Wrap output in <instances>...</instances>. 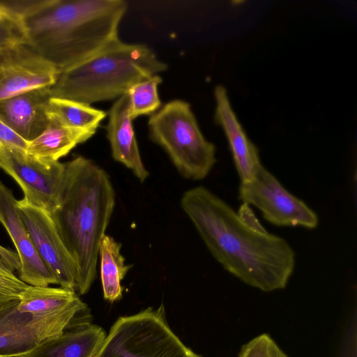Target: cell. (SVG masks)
Masks as SVG:
<instances>
[{"label": "cell", "mask_w": 357, "mask_h": 357, "mask_svg": "<svg viewBox=\"0 0 357 357\" xmlns=\"http://www.w3.org/2000/svg\"><path fill=\"white\" fill-rule=\"evenodd\" d=\"M60 73L26 44L0 46V101L32 89L51 87Z\"/></svg>", "instance_id": "obj_11"}, {"label": "cell", "mask_w": 357, "mask_h": 357, "mask_svg": "<svg viewBox=\"0 0 357 357\" xmlns=\"http://www.w3.org/2000/svg\"><path fill=\"white\" fill-rule=\"evenodd\" d=\"M0 168L10 175L29 204L50 214L57 204L65 163L43 160L26 151L0 148Z\"/></svg>", "instance_id": "obj_8"}, {"label": "cell", "mask_w": 357, "mask_h": 357, "mask_svg": "<svg viewBox=\"0 0 357 357\" xmlns=\"http://www.w3.org/2000/svg\"><path fill=\"white\" fill-rule=\"evenodd\" d=\"M26 44L27 38L20 22L0 14V46Z\"/></svg>", "instance_id": "obj_23"}, {"label": "cell", "mask_w": 357, "mask_h": 357, "mask_svg": "<svg viewBox=\"0 0 357 357\" xmlns=\"http://www.w3.org/2000/svg\"><path fill=\"white\" fill-rule=\"evenodd\" d=\"M123 0H42L21 20L29 45L60 72L119 38Z\"/></svg>", "instance_id": "obj_3"}, {"label": "cell", "mask_w": 357, "mask_h": 357, "mask_svg": "<svg viewBox=\"0 0 357 357\" xmlns=\"http://www.w3.org/2000/svg\"><path fill=\"white\" fill-rule=\"evenodd\" d=\"M148 126L151 139L182 176L194 181L207 176L216 162V149L202 134L188 102H168L151 115Z\"/></svg>", "instance_id": "obj_5"}, {"label": "cell", "mask_w": 357, "mask_h": 357, "mask_svg": "<svg viewBox=\"0 0 357 357\" xmlns=\"http://www.w3.org/2000/svg\"><path fill=\"white\" fill-rule=\"evenodd\" d=\"M162 77L155 75L133 84L127 91L130 102V116L133 120L142 115L153 114L161 107L158 86Z\"/></svg>", "instance_id": "obj_21"}, {"label": "cell", "mask_w": 357, "mask_h": 357, "mask_svg": "<svg viewBox=\"0 0 357 357\" xmlns=\"http://www.w3.org/2000/svg\"><path fill=\"white\" fill-rule=\"evenodd\" d=\"M167 69L147 45L119 38L86 59L60 73L50 87L51 97L91 105L118 98L135 83Z\"/></svg>", "instance_id": "obj_4"}, {"label": "cell", "mask_w": 357, "mask_h": 357, "mask_svg": "<svg viewBox=\"0 0 357 357\" xmlns=\"http://www.w3.org/2000/svg\"><path fill=\"white\" fill-rule=\"evenodd\" d=\"M50 87L32 89L0 101V119L30 142L49 126Z\"/></svg>", "instance_id": "obj_14"}, {"label": "cell", "mask_w": 357, "mask_h": 357, "mask_svg": "<svg viewBox=\"0 0 357 357\" xmlns=\"http://www.w3.org/2000/svg\"><path fill=\"white\" fill-rule=\"evenodd\" d=\"M107 136L114 160L121 162L143 183L149 173L145 167L135 137L127 93L118 98L109 111Z\"/></svg>", "instance_id": "obj_16"}, {"label": "cell", "mask_w": 357, "mask_h": 357, "mask_svg": "<svg viewBox=\"0 0 357 357\" xmlns=\"http://www.w3.org/2000/svg\"><path fill=\"white\" fill-rule=\"evenodd\" d=\"M121 244L105 234L100 245V278L105 300L114 302L122 297L121 280L132 265L125 264L121 253Z\"/></svg>", "instance_id": "obj_19"}, {"label": "cell", "mask_w": 357, "mask_h": 357, "mask_svg": "<svg viewBox=\"0 0 357 357\" xmlns=\"http://www.w3.org/2000/svg\"><path fill=\"white\" fill-rule=\"evenodd\" d=\"M18 299L0 307V357H24L43 341L60 335L76 317H43L22 312Z\"/></svg>", "instance_id": "obj_9"}, {"label": "cell", "mask_w": 357, "mask_h": 357, "mask_svg": "<svg viewBox=\"0 0 357 357\" xmlns=\"http://www.w3.org/2000/svg\"><path fill=\"white\" fill-rule=\"evenodd\" d=\"M114 205V190L102 168L83 156L65 163L50 215L75 264L79 296L89 291L96 277L100 242Z\"/></svg>", "instance_id": "obj_2"}, {"label": "cell", "mask_w": 357, "mask_h": 357, "mask_svg": "<svg viewBox=\"0 0 357 357\" xmlns=\"http://www.w3.org/2000/svg\"><path fill=\"white\" fill-rule=\"evenodd\" d=\"M47 114L50 119L65 126L95 132L107 116L105 111L91 105L54 97L49 100Z\"/></svg>", "instance_id": "obj_20"}, {"label": "cell", "mask_w": 357, "mask_h": 357, "mask_svg": "<svg viewBox=\"0 0 357 357\" xmlns=\"http://www.w3.org/2000/svg\"><path fill=\"white\" fill-rule=\"evenodd\" d=\"M28 286L14 274L0 272V307L10 301L19 299Z\"/></svg>", "instance_id": "obj_24"}, {"label": "cell", "mask_w": 357, "mask_h": 357, "mask_svg": "<svg viewBox=\"0 0 357 357\" xmlns=\"http://www.w3.org/2000/svg\"><path fill=\"white\" fill-rule=\"evenodd\" d=\"M238 194L243 204L257 208L264 219L273 225L307 229L317 227V214L288 192L262 165L250 181L240 183Z\"/></svg>", "instance_id": "obj_7"}, {"label": "cell", "mask_w": 357, "mask_h": 357, "mask_svg": "<svg viewBox=\"0 0 357 357\" xmlns=\"http://www.w3.org/2000/svg\"><path fill=\"white\" fill-rule=\"evenodd\" d=\"M17 308L38 317H76L86 312L87 305L72 289L29 285L18 299Z\"/></svg>", "instance_id": "obj_17"}, {"label": "cell", "mask_w": 357, "mask_h": 357, "mask_svg": "<svg viewBox=\"0 0 357 357\" xmlns=\"http://www.w3.org/2000/svg\"><path fill=\"white\" fill-rule=\"evenodd\" d=\"M10 189L0 181V223L12 240L19 258V278L31 286L48 287L57 280L40 258Z\"/></svg>", "instance_id": "obj_12"}, {"label": "cell", "mask_w": 357, "mask_h": 357, "mask_svg": "<svg viewBox=\"0 0 357 357\" xmlns=\"http://www.w3.org/2000/svg\"><path fill=\"white\" fill-rule=\"evenodd\" d=\"M0 272L7 274H14L13 269L10 265L0 257Z\"/></svg>", "instance_id": "obj_26"}, {"label": "cell", "mask_w": 357, "mask_h": 357, "mask_svg": "<svg viewBox=\"0 0 357 357\" xmlns=\"http://www.w3.org/2000/svg\"><path fill=\"white\" fill-rule=\"evenodd\" d=\"M17 208L35 248L61 287L75 291L77 272L75 264L66 248L55 224L47 211L17 200Z\"/></svg>", "instance_id": "obj_10"}, {"label": "cell", "mask_w": 357, "mask_h": 357, "mask_svg": "<svg viewBox=\"0 0 357 357\" xmlns=\"http://www.w3.org/2000/svg\"><path fill=\"white\" fill-rule=\"evenodd\" d=\"M181 206L212 256L244 283L268 292L284 289L295 267V253L282 238L268 232L249 205L235 211L204 186L185 191Z\"/></svg>", "instance_id": "obj_1"}, {"label": "cell", "mask_w": 357, "mask_h": 357, "mask_svg": "<svg viewBox=\"0 0 357 357\" xmlns=\"http://www.w3.org/2000/svg\"><path fill=\"white\" fill-rule=\"evenodd\" d=\"M214 119L227 139L241 183L250 181L262 165L256 146L248 138L229 101L226 89L218 85L214 89Z\"/></svg>", "instance_id": "obj_15"}, {"label": "cell", "mask_w": 357, "mask_h": 357, "mask_svg": "<svg viewBox=\"0 0 357 357\" xmlns=\"http://www.w3.org/2000/svg\"><path fill=\"white\" fill-rule=\"evenodd\" d=\"M47 128L37 138L29 142L26 153L47 161H59L76 146L85 142L95 131L65 126L50 119Z\"/></svg>", "instance_id": "obj_18"}, {"label": "cell", "mask_w": 357, "mask_h": 357, "mask_svg": "<svg viewBox=\"0 0 357 357\" xmlns=\"http://www.w3.org/2000/svg\"><path fill=\"white\" fill-rule=\"evenodd\" d=\"M238 357H288V356L268 334L263 333L243 344L241 348Z\"/></svg>", "instance_id": "obj_22"}, {"label": "cell", "mask_w": 357, "mask_h": 357, "mask_svg": "<svg viewBox=\"0 0 357 357\" xmlns=\"http://www.w3.org/2000/svg\"><path fill=\"white\" fill-rule=\"evenodd\" d=\"M106 335L101 326L91 323L84 312L60 335L43 341L24 357H94Z\"/></svg>", "instance_id": "obj_13"}, {"label": "cell", "mask_w": 357, "mask_h": 357, "mask_svg": "<svg viewBox=\"0 0 357 357\" xmlns=\"http://www.w3.org/2000/svg\"><path fill=\"white\" fill-rule=\"evenodd\" d=\"M94 357H202L172 331L165 307L120 317Z\"/></svg>", "instance_id": "obj_6"}, {"label": "cell", "mask_w": 357, "mask_h": 357, "mask_svg": "<svg viewBox=\"0 0 357 357\" xmlns=\"http://www.w3.org/2000/svg\"><path fill=\"white\" fill-rule=\"evenodd\" d=\"M28 144L0 119V148L26 151Z\"/></svg>", "instance_id": "obj_25"}]
</instances>
